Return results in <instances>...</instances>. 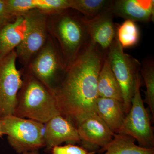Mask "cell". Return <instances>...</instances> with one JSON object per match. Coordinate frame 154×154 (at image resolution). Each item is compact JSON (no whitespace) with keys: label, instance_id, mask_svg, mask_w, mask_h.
Instances as JSON below:
<instances>
[{"label":"cell","instance_id":"1","mask_svg":"<svg viewBox=\"0 0 154 154\" xmlns=\"http://www.w3.org/2000/svg\"><path fill=\"white\" fill-rule=\"evenodd\" d=\"M105 57L91 42L85 51L68 67L54 92L61 115L73 124L86 114L96 113L95 105L99 97L98 75Z\"/></svg>","mask_w":154,"mask_h":154},{"label":"cell","instance_id":"2","mask_svg":"<svg viewBox=\"0 0 154 154\" xmlns=\"http://www.w3.org/2000/svg\"><path fill=\"white\" fill-rule=\"evenodd\" d=\"M47 28L49 35L57 42L67 67L91 42L83 15L72 9L48 15Z\"/></svg>","mask_w":154,"mask_h":154},{"label":"cell","instance_id":"3","mask_svg":"<svg viewBox=\"0 0 154 154\" xmlns=\"http://www.w3.org/2000/svg\"><path fill=\"white\" fill-rule=\"evenodd\" d=\"M22 70V85L14 115L45 124L60 114L54 94L36 77Z\"/></svg>","mask_w":154,"mask_h":154},{"label":"cell","instance_id":"4","mask_svg":"<svg viewBox=\"0 0 154 154\" xmlns=\"http://www.w3.org/2000/svg\"><path fill=\"white\" fill-rule=\"evenodd\" d=\"M67 68L57 42L49 34L44 46L23 69L54 94Z\"/></svg>","mask_w":154,"mask_h":154},{"label":"cell","instance_id":"5","mask_svg":"<svg viewBox=\"0 0 154 154\" xmlns=\"http://www.w3.org/2000/svg\"><path fill=\"white\" fill-rule=\"evenodd\" d=\"M0 123L9 144L17 153L38 150L45 147L44 124L14 115L0 119Z\"/></svg>","mask_w":154,"mask_h":154},{"label":"cell","instance_id":"6","mask_svg":"<svg viewBox=\"0 0 154 154\" xmlns=\"http://www.w3.org/2000/svg\"><path fill=\"white\" fill-rule=\"evenodd\" d=\"M141 78L140 73L136 79L131 107L117 134L131 137L141 147L154 149L153 128L141 95Z\"/></svg>","mask_w":154,"mask_h":154},{"label":"cell","instance_id":"7","mask_svg":"<svg viewBox=\"0 0 154 154\" xmlns=\"http://www.w3.org/2000/svg\"><path fill=\"white\" fill-rule=\"evenodd\" d=\"M106 57L120 86L126 115L131 107L136 79L140 73L141 63L135 58L124 52L116 37Z\"/></svg>","mask_w":154,"mask_h":154},{"label":"cell","instance_id":"8","mask_svg":"<svg viewBox=\"0 0 154 154\" xmlns=\"http://www.w3.org/2000/svg\"><path fill=\"white\" fill-rule=\"evenodd\" d=\"M17 60L15 50L0 60V119L14 115L17 106L22 84V70L17 69Z\"/></svg>","mask_w":154,"mask_h":154},{"label":"cell","instance_id":"9","mask_svg":"<svg viewBox=\"0 0 154 154\" xmlns=\"http://www.w3.org/2000/svg\"><path fill=\"white\" fill-rule=\"evenodd\" d=\"M25 15L29 20V30L22 43L15 49L17 59L24 68L28 66L44 46L49 35L47 28L48 14L35 10Z\"/></svg>","mask_w":154,"mask_h":154},{"label":"cell","instance_id":"10","mask_svg":"<svg viewBox=\"0 0 154 154\" xmlns=\"http://www.w3.org/2000/svg\"><path fill=\"white\" fill-rule=\"evenodd\" d=\"M85 149L95 152L101 147L104 151L113 140L115 134L96 113H89L74 122Z\"/></svg>","mask_w":154,"mask_h":154},{"label":"cell","instance_id":"11","mask_svg":"<svg viewBox=\"0 0 154 154\" xmlns=\"http://www.w3.org/2000/svg\"><path fill=\"white\" fill-rule=\"evenodd\" d=\"M111 7L92 19L83 16V21L91 42L105 56L117 33V25L113 22L114 15Z\"/></svg>","mask_w":154,"mask_h":154},{"label":"cell","instance_id":"12","mask_svg":"<svg viewBox=\"0 0 154 154\" xmlns=\"http://www.w3.org/2000/svg\"><path fill=\"white\" fill-rule=\"evenodd\" d=\"M45 124V143L48 150L63 143L74 144L81 142L76 128L61 114L53 117Z\"/></svg>","mask_w":154,"mask_h":154},{"label":"cell","instance_id":"13","mask_svg":"<svg viewBox=\"0 0 154 154\" xmlns=\"http://www.w3.org/2000/svg\"><path fill=\"white\" fill-rule=\"evenodd\" d=\"M111 9L114 16L125 20L148 22L154 20L153 0H113Z\"/></svg>","mask_w":154,"mask_h":154},{"label":"cell","instance_id":"14","mask_svg":"<svg viewBox=\"0 0 154 154\" xmlns=\"http://www.w3.org/2000/svg\"><path fill=\"white\" fill-rule=\"evenodd\" d=\"M26 15H18L13 22L0 29V60L22 43L29 28Z\"/></svg>","mask_w":154,"mask_h":154},{"label":"cell","instance_id":"15","mask_svg":"<svg viewBox=\"0 0 154 154\" xmlns=\"http://www.w3.org/2000/svg\"><path fill=\"white\" fill-rule=\"evenodd\" d=\"M11 13L17 17L33 10L49 15L70 8L69 0H6Z\"/></svg>","mask_w":154,"mask_h":154},{"label":"cell","instance_id":"16","mask_svg":"<svg viewBox=\"0 0 154 154\" xmlns=\"http://www.w3.org/2000/svg\"><path fill=\"white\" fill-rule=\"evenodd\" d=\"M95 111L114 134H117L125 118L124 105L116 99L98 97Z\"/></svg>","mask_w":154,"mask_h":154},{"label":"cell","instance_id":"17","mask_svg":"<svg viewBox=\"0 0 154 154\" xmlns=\"http://www.w3.org/2000/svg\"><path fill=\"white\" fill-rule=\"evenodd\" d=\"M97 91L99 97L114 99L123 103L120 86L106 57L98 75Z\"/></svg>","mask_w":154,"mask_h":154},{"label":"cell","instance_id":"18","mask_svg":"<svg viewBox=\"0 0 154 154\" xmlns=\"http://www.w3.org/2000/svg\"><path fill=\"white\" fill-rule=\"evenodd\" d=\"M135 141L129 136L115 134L104 154H154V149L142 147L136 144Z\"/></svg>","mask_w":154,"mask_h":154},{"label":"cell","instance_id":"19","mask_svg":"<svg viewBox=\"0 0 154 154\" xmlns=\"http://www.w3.org/2000/svg\"><path fill=\"white\" fill-rule=\"evenodd\" d=\"M112 2V0H69L70 8L86 18L92 19L110 8Z\"/></svg>","mask_w":154,"mask_h":154},{"label":"cell","instance_id":"20","mask_svg":"<svg viewBox=\"0 0 154 154\" xmlns=\"http://www.w3.org/2000/svg\"><path fill=\"white\" fill-rule=\"evenodd\" d=\"M140 75L145 83V102L148 105L154 118V62L152 58H147L141 63Z\"/></svg>","mask_w":154,"mask_h":154},{"label":"cell","instance_id":"21","mask_svg":"<svg viewBox=\"0 0 154 154\" xmlns=\"http://www.w3.org/2000/svg\"><path fill=\"white\" fill-rule=\"evenodd\" d=\"M140 37L139 29L136 22L125 20L117 25L116 37L122 48L133 47L138 42Z\"/></svg>","mask_w":154,"mask_h":154},{"label":"cell","instance_id":"22","mask_svg":"<svg viewBox=\"0 0 154 154\" xmlns=\"http://www.w3.org/2000/svg\"><path fill=\"white\" fill-rule=\"evenodd\" d=\"M52 154H94L95 152H91L86 149L68 144L64 146H57L51 149Z\"/></svg>","mask_w":154,"mask_h":154},{"label":"cell","instance_id":"23","mask_svg":"<svg viewBox=\"0 0 154 154\" xmlns=\"http://www.w3.org/2000/svg\"><path fill=\"white\" fill-rule=\"evenodd\" d=\"M16 17L9 10L6 0H0V29L13 22Z\"/></svg>","mask_w":154,"mask_h":154},{"label":"cell","instance_id":"24","mask_svg":"<svg viewBox=\"0 0 154 154\" xmlns=\"http://www.w3.org/2000/svg\"><path fill=\"white\" fill-rule=\"evenodd\" d=\"M22 154H40V153H39L38 150H35L33 151L27 152L24 153H22Z\"/></svg>","mask_w":154,"mask_h":154},{"label":"cell","instance_id":"25","mask_svg":"<svg viewBox=\"0 0 154 154\" xmlns=\"http://www.w3.org/2000/svg\"><path fill=\"white\" fill-rule=\"evenodd\" d=\"M3 135H4V134L2 131V127H1V123H0V137H2Z\"/></svg>","mask_w":154,"mask_h":154}]
</instances>
